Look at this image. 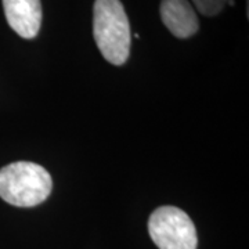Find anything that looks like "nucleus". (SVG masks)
Here are the masks:
<instances>
[{
    "instance_id": "nucleus-1",
    "label": "nucleus",
    "mask_w": 249,
    "mask_h": 249,
    "mask_svg": "<svg viewBox=\"0 0 249 249\" xmlns=\"http://www.w3.org/2000/svg\"><path fill=\"white\" fill-rule=\"evenodd\" d=\"M93 36L100 53L112 65L127 61L132 45L130 24L121 0H96Z\"/></svg>"
},
{
    "instance_id": "nucleus-2",
    "label": "nucleus",
    "mask_w": 249,
    "mask_h": 249,
    "mask_svg": "<svg viewBox=\"0 0 249 249\" xmlns=\"http://www.w3.org/2000/svg\"><path fill=\"white\" fill-rule=\"evenodd\" d=\"M53 190L47 170L34 162L19 160L0 169V198L18 208H32L46 201Z\"/></svg>"
},
{
    "instance_id": "nucleus-3",
    "label": "nucleus",
    "mask_w": 249,
    "mask_h": 249,
    "mask_svg": "<svg viewBox=\"0 0 249 249\" xmlns=\"http://www.w3.org/2000/svg\"><path fill=\"white\" fill-rule=\"evenodd\" d=\"M148 232L160 249H196L198 237L191 217L176 206H160L148 219Z\"/></svg>"
},
{
    "instance_id": "nucleus-4",
    "label": "nucleus",
    "mask_w": 249,
    "mask_h": 249,
    "mask_svg": "<svg viewBox=\"0 0 249 249\" xmlns=\"http://www.w3.org/2000/svg\"><path fill=\"white\" fill-rule=\"evenodd\" d=\"M4 16L10 28L24 39L37 36L42 25L40 0H3Z\"/></svg>"
},
{
    "instance_id": "nucleus-5",
    "label": "nucleus",
    "mask_w": 249,
    "mask_h": 249,
    "mask_svg": "<svg viewBox=\"0 0 249 249\" xmlns=\"http://www.w3.org/2000/svg\"><path fill=\"white\" fill-rule=\"evenodd\" d=\"M160 11L163 25L178 39L191 37L199 29L196 10L188 0H162Z\"/></svg>"
},
{
    "instance_id": "nucleus-6",
    "label": "nucleus",
    "mask_w": 249,
    "mask_h": 249,
    "mask_svg": "<svg viewBox=\"0 0 249 249\" xmlns=\"http://www.w3.org/2000/svg\"><path fill=\"white\" fill-rule=\"evenodd\" d=\"M227 1L229 0H193L196 9L205 17H213L222 13Z\"/></svg>"
}]
</instances>
